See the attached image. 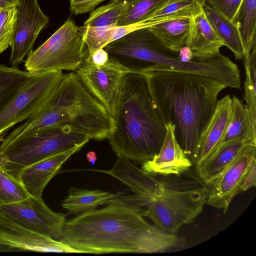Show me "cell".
I'll use <instances>...</instances> for the list:
<instances>
[{"label":"cell","mask_w":256,"mask_h":256,"mask_svg":"<svg viewBox=\"0 0 256 256\" xmlns=\"http://www.w3.org/2000/svg\"><path fill=\"white\" fill-rule=\"evenodd\" d=\"M94 170L106 174L122 182L137 196L142 207L145 200L158 194L160 190V179L121 156H118L111 169Z\"/></svg>","instance_id":"obj_16"},{"label":"cell","mask_w":256,"mask_h":256,"mask_svg":"<svg viewBox=\"0 0 256 256\" xmlns=\"http://www.w3.org/2000/svg\"><path fill=\"white\" fill-rule=\"evenodd\" d=\"M7 132H3L0 134V144L4 140V138L6 136Z\"/></svg>","instance_id":"obj_42"},{"label":"cell","mask_w":256,"mask_h":256,"mask_svg":"<svg viewBox=\"0 0 256 256\" xmlns=\"http://www.w3.org/2000/svg\"><path fill=\"white\" fill-rule=\"evenodd\" d=\"M114 119V128L108 139L118 156L140 164L158 153L166 128L144 74L130 72L124 76Z\"/></svg>","instance_id":"obj_3"},{"label":"cell","mask_w":256,"mask_h":256,"mask_svg":"<svg viewBox=\"0 0 256 256\" xmlns=\"http://www.w3.org/2000/svg\"><path fill=\"white\" fill-rule=\"evenodd\" d=\"M84 145L38 162L21 170L18 179L30 196L42 198L44 188L60 171L62 164Z\"/></svg>","instance_id":"obj_17"},{"label":"cell","mask_w":256,"mask_h":256,"mask_svg":"<svg viewBox=\"0 0 256 256\" xmlns=\"http://www.w3.org/2000/svg\"><path fill=\"white\" fill-rule=\"evenodd\" d=\"M180 60L184 62H190L194 60L198 56H194L190 50L184 46L178 52Z\"/></svg>","instance_id":"obj_37"},{"label":"cell","mask_w":256,"mask_h":256,"mask_svg":"<svg viewBox=\"0 0 256 256\" xmlns=\"http://www.w3.org/2000/svg\"><path fill=\"white\" fill-rule=\"evenodd\" d=\"M198 4L200 6H202L206 2V0H193Z\"/></svg>","instance_id":"obj_41"},{"label":"cell","mask_w":256,"mask_h":256,"mask_svg":"<svg viewBox=\"0 0 256 256\" xmlns=\"http://www.w3.org/2000/svg\"><path fill=\"white\" fill-rule=\"evenodd\" d=\"M242 0H206V4L234 22Z\"/></svg>","instance_id":"obj_33"},{"label":"cell","mask_w":256,"mask_h":256,"mask_svg":"<svg viewBox=\"0 0 256 256\" xmlns=\"http://www.w3.org/2000/svg\"><path fill=\"white\" fill-rule=\"evenodd\" d=\"M88 56L79 27L68 19L45 42L27 56L26 70L42 74L62 70L74 72Z\"/></svg>","instance_id":"obj_8"},{"label":"cell","mask_w":256,"mask_h":256,"mask_svg":"<svg viewBox=\"0 0 256 256\" xmlns=\"http://www.w3.org/2000/svg\"><path fill=\"white\" fill-rule=\"evenodd\" d=\"M232 102V98L228 94L218 100L192 159L194 166L204 160L213 152L223 138L230 119Z\"/></svg>","instance_id":"obj_18"},{"label":"cell","mask_w":256,"mask_h":256,"mask_svg":"<svg viewBox=\"0 0 256 256\" xmlns=\"http://www.w3.org/2000/svg\"><path fill=\"white\" fill-rule=\"evenodd\" d=\"M256 186V160H254L247 172L240 186L239 193L245 192L252 188Z\"/></svg>","instance_id":"obj_35"},{"label":"cell","mask_w":256,"mask_h":256,"mask_svg":"<svg viewBox=\"0 0 256 256\" xmlns=\"http://www.w3.org/2000/svg\"><path fill=\"white\" fill-rule=\"evenodd\" d=\"M239 139L256 142V136L252 132L245 106L236 96H234L229 124L223 138L214 150L221 145Z\"/></svg>","instance_id":"obj_24"},{"label":"cell","mask_w":256,"mask_h":256,"mask_svg":"<svg viewBox=\"0 0 256 256\" xmlns=\"http://www.w3.org/2000/svg\"><path fill=\"white\" fill-rule=\"evenodd\" d=\"M224 46L208 20L202 6L190 17V24L186 46L194 56H212L220 53Z\"/></svg>","instance_id":"obj_21"},{"label":"cell","mask_w":256,"mask_h":256,"mask_svg":"<svg viewBox=\"0 0 256 256\" xmlns=\"http://www.w3.org/2000/svg\"><path fill=\"white\" fill-rule=\"evenodd\" d=\"M16 12V6L0 11V54L12 44Z\"/></svg>","instance_id":"obj_32"},{"label":"cell","mask_w":256,"mask_h":256,"mask_svg":"<svg viewBox=\"0 0 256 256\" xmlns=\"http://www.w3.org/2000/svg\"><path fill=\"white\" fill-rule=\"evenodd\" d=\"M165 126L166 133L158 153L142 164L141 168L154 176H180L186 172L192 163L176 138L173 125Z\"/></svg>","instance_id":"obj_15"},{"label":"cell","mask_w":256,"mask_h":256,"mask_svg":"<svg viewBox=\"0 0 256 256\" xmlns=\"http://www.w3.org/2000/svg\"><path fill=\"white\" fill-rule=\"evenodd\" d=\"M90 138L70 126H54L0 144V168L18 180L24 168L38 162L84 145Z\"/></svg>","instance_id":"obj_7"},{"label":"cell","mask_w":256,"mask_h":256,"mask_svg":"<svg viewBox=\"0 0 256 256\" xmlns=\"http://www.w3.org/2000/svg\"><path fill=\"white\" fill-rule=\"evenodd\" d=\"M18 0H0V8L4 9L12 6H16Z\"/></svg>","instance_id":"obj_38"},{"label":"cell","mask_w":256,"mask_h":256,"mask_svg":"<svg viewBox=\"0 0 256 256\" xmlns=\"http://www.w3.org/2000/svg\"><path fill=\"white\" fill-rule=\"evenodd\" d=\"M246 80L244 99L252 132L256 135V46L244 58Z\"/></svg>","instance_id":"obj_27"},{"label":"cell","mask_w":256,"mask_h":256,"mask_svg":"<svg viewBox=\"0 0 256 256\" xmlns=\"http://www.w3.org/2000/svg\"><path fill=\"white\" fill-rule=\"evenodd\" d=\"M105 0H70V10L75 15L88 12Z\"/></svg>","instance_id":"obj_34"},{"label":"cell","mask_w":256,"mask_h":256,"mask_svg":"<svg viewBox=\"0 0 256 256\" xmlns=\"http://www.w3.org/2000/svg\"><path fill=\"white\" fill-rule=\"evenodd\" d=\"M1 9L0 8V11Z\"/></svg>","instance_id":"obj_43"},{"label":"cell","mask_w":256,"mask_h":256,"mask_svg":"<svg viewBox=\"0 0 256 256\" xmlns=\"http://www.w3.org/2000/svg\"><path fill=\"white\" fill-rule=\"evenodd\" d=\"M9 62L18 68L33 50L36 38L49 22L38 0H18Z\"/></svg>","instance_id":"obj_12"},{"label":"cell","mask_w":256,"mask_h":256,"mask_svg":"<svg viewBox=\"0 0 256 256\" xmlns=\"http://www.w3.org/2000/svg\"><path fill=\"white\" fill-rule=\"evenodd\" d=\"M86 160L92 164L94 165L96 162L97 156L96 153L94 152L90 151L86 154Z\"/></svg>","instance_id":"obj_39"},{"label":"cell","mask_w":256,"mask_h":256,"mask_svg":"<svg viewBox=\"0 0 256 256\" xmlns=\"http://www.w3.org/2000/svg\"><path fill=\"white\" fill-rule=\"evenodd\" d=\"M164 0H136L126 3L117 23V26L136 23L152 11Z\"/></svg>","instance_id":"obj_30"},{"label":"cell","mask_w":256,"mask_h":256,"mask_svg":"<svg viewBox=\"0 0 256 256\" xmlns=\"http://www.w3.org/2000/svg\"><path fill=\"white\" fill-rule=\"evenodd\" d=\"M136 0H110L109 3L119 4L123 2L129 3Z\"/></svg>","instance_id":"obj_40"},{"label":"cell","mask_w":256,"mask_h":256,"mask_svg":"<svg viewBox=\"0 0 256 256\" xmlns=\"http://www.w3.org/2000/svg\"><path fill=\"white\" fill-rule=\"evenodd\" d=\"M63 76L62 71L32 74L16 96L0 110V134L7 132L38 110Z\"/></svg>","instance_id":"obj_9"},{"label":"cell","mask_w":256,"mask_h":256,"mask_svg":"<svg viewBox=\"0 0 256 256\" xmlns=\"http://www.w3.org/2000/svg\"><path fill=\"white\" fill-rule=\"evenodd\" d=\"M32 74L0 64V110L17 94Z\"/></svg>","instance_id":"obj_26"},{"label":"cell","mask_w":256,"mask_h":256,"mask_svg":"<svg viewBox=\"0 0 256 256\" xmlns=\"http://www.w3.org/2000/svg\"><path fill=\"white\" fill-rule=\"evenodd\" d=\"M145 76L148 90L160 118L174 126L176 138L192 161L200 138L226 86L202 75L154 70Z\"/></svg>","instance_id":"obj_2"},{"label":"cell","mask_w":256,"mask_h":256,"mask_svg":"<svg viewBox=\"0 0 256 256\" xmlns=\"http://www.w3.org/2000/svg\"><path fill=\"white\" fill-rule=\"evenodd\" d=\"M256 142L235 140L216 148L204 160L195 166L196 172L206 184L211 185L240 154L244 148Z\"/></svg>","instance_id":"obj_20"},{"label":"cell","mask_w":256,"mask_h":256,"mask_svg":"<svg viewBox=\"0 0 256 256\" xmlns=\"http://www.w3.org/2000/svg\"><path fill=\"white\" fill-rule=\"evenodd\" d=\"M208 20L237 60L244 58L240 34L236 24L215 8L204 3L202 6Z\"/></svg>","instance_id":"obj_22"},{"label":"cell","mask_w":256,"mask_h":256,"mask_svg":"<svg viewBox=\"0 0 256 256\" xmlns=\"http://www.w3.org/2000/svg\"><path fill=\"white\" fill-rule=\"evenodd\" d=\"M256 160V145L246 146L211 186L206 204L226 213L252 162Z\"/></svg>","instance_id":"obj_14"},{"label":"cell","mask_w":256,"mask_h":256,"mask_svg":"<svg viewBox=\"0 0 256 256\" xmlns=\"http://www.w3.org/2000/svg\"><path fill=\"white\" fill-rule=\"evenodd\" d=\"M190 24V17H184L162 22L148 28L166 47L179 52L186 46Z\"/></svg>","instance_id":"obj_23"},{"label":"cell","mask_w":256,"mask_h":256,"mask_svg":"<svg viewBox=\"0 0 256 256\" xmlns=\"http://www.w3.org/2000/svg\"><path fill=\"white\" fill-rule=\"evenodd\" d=\"M126 3H108L93 10L84 25L98 28L115 25Z\"/></svg>","instance_id":"obj_29"},{"label":"cell","mask_w":256,"mask_h":256,"mask_svg":"<svg viewBox=\"0 0 256 256\" xmlns=\"http://www.w3.org/2000/svg\"><path fill=\"white\" fill-rule=\"evenodd\" d=\"M29 196L19 180L0 168V205L18 202Z\"/></svg>","instance_id":"obj_31"},{"label":"cell","mask_w":256,"mask_h":256,"mask_svg":"<svg viewBox=\"0 0 256 256\" xmlns=\"http://www.w3.org/2000/svg\"><path fill=\"white\" fill-rule=\"evenodd\" d=\"M116 26L93 28L83 25L79 27L88 50V56L85 61H88L92 54L96 50L104 48L112 40L114 30Z\"/></svg>","instance_id":"obj_28"},{"label":"cell","mask_w":256,"mask_h":256,"mask_svg":"<svg viewBox=\"0 0 256 256\" xmlns=\"http://www.w3.org/2000/svg\"><path fill=\"white\" fill-rule=\"evenodd\" d=\"M104 48L109 60L128 72L170 70L199 74L202 70V64L198 60L182 62L178 52L166 47L148 28L134 30Z\"/></svg>","instance_id":"obj_6"},{"label":"cell","mask_w":256,"mask_h":256,"mask_svg":"<svg viewBox=\"0 0 256 256\" xmlns=\"http://www.w3.org/2000/svg\"><path fill=\"white\" fill-rule=\"evenodd\" d=\"M233 22L240 34L244 58L256 46V0H242Z\"/></svg>","instance_id":"obj_25"},{"label":"cell","mask_w":256,"mask_h":256,"mask_svg":"<svg viewBox=\"0 0 256 256\" xmlns=\"http://www.w3.org/2000/svg\"><path fill=\"white\" fill-rule=\"evenodd\" d=\"M0 217L56 240H61L66 222V214L52 211L42 198L30 196L18 202L0 205Z\"/></svg>","instance_id":"obj_10"},{"label":"cell","mask_w":256,"mask_h":256,"mask_svg":"<svg viewBox=\"0 0 256 256\" xmlns=\"http://www.w3.org/2000/svg\"><path fill=\"white\" fill-rule=\"evenodd\" d=\"M80 253H163L182 248L184 238L147 222L140 210L118 203L66 220L60 240Z\"/></svg>","instance_id":"obj_1"},{"label":"cell","mask_w":256,"mask_h":256,"mask_svg":"<svg viewBox=\"0 0 256 256\" xmlns=\"http://www.w3.org/2000/svg\"><path fill=\"white\" fill-rule=\"evenodd\" d=\"M113 203L126 204L137 208L134 194L127 195L124 192L112 193L99 190L72 188L68 196L62 202V207L68 214H78L96 209L102 204Z\"/></svg>","instance_id":"obj_19"},{"label":"cell","mask_w":256,"mask_h":256,"mask_svg":"<svg viewBox=\"0 0 256 256\" xmlns=\"http://www.w3.org/2000/svg\"><path fill=\"white\" fill-rule=\"evenodd\" d=\"M54 126H70L90 139L102 140L112 132L114 122L104 106L72 72L64 74L44 106L6 136L4 141L8 142Z\"/></svg>","instance_id":"obj_4"},{"label":"cell","mask_w":256,"mask_h":256,"mask_svg":"<svg viewBox=\"0 0 256 256\" xmlns=\"http://www.w3.org/2000/svg\"><path fill=\"white\" fill-rule=\"evenodd\" d=\"M160 180L159 194L144 201L146 208L140 213L164 232L176 234L202 212L208 190L196 180L180 176H162Z\"/></svg>","instance_id":"obj_5"},{"label":"cell","mask_w":256,"mask_h":256,"mask_svg":"<svg viewBox=\"0 0 256 256\" xmlns=\"http://www.w3.org/2000/svg\"><path fill=\"white\" fill-rule=\"evenodd\" d=\"M108 60V52L104 48H102L96 50L92 54L88 61L84 62H90L96 66H102L106 64Z\"/></svg>","instance_id":"obj_36"},{"label":"cell","mask_w":256,"mask_h":256,"mask_svg":"<svg viewBox=\"0 0 256 256\" xmlns=\"http://www.w3.org/2000/svg\"><path fill=\"white\" fill-rule=\"evenodd\" d=\"M80 253L60 240L32 231L0 217V252Z\"/></svg>","instance_id":"obj_13"},{"label":"cell","mask_w":256,"mask_h":256,"mask_svg":"<svg viewBox=\"0 0 256 256\" xmlns=\"http://www.w3.org/2000/svg\"><path fill=\"white\" fill-rule=\"evenodd\" d=\"M74 72L88 90L114 118L122 80L128 72L109 59L102 66L84 62Z\"/></svg>","instance_id":"obj_11"}]
</instances>
